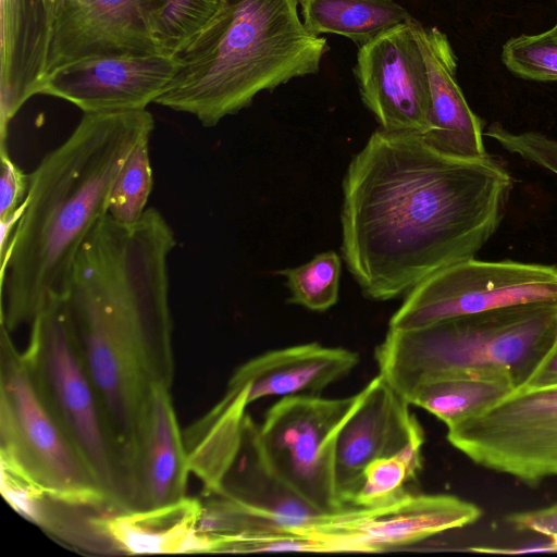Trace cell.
I'll use <instances>...</instances> for the list:
<instances>
[{"mask_svg":"<svg viewBox=\"0 0 557 557\" xmlns=\"http://www.w3.org/2000/svg\"><path fill=\"white\" fill-rule=\"evenodd\" d=\"M300 2L222 0L208 26L173 57L174 76L154 103L212 127L259 92L318 73L329 46L305 27Z\"/></svg>","mask_w":557,"mask_h":557,"instance_id":"277c9868","label":"cell"},{"mask_svg":"<svg viewBox=\"0 0 557 557\" xmlns=\"http://www.w3.org/2000/svg\"><path fill=\"white\" fill-rule=\"evenodd\" d=\"M341 271V258L335 251L319 253L305 264L283 271L289 302L312 311H326L337 302Z\"/></svg>","mask_w":557,"mask_h":557,"instance_id":"d4e9b609","label":"cell"},{"mask_svg":"<svg viewBox=\"0 0 557 557\" xmlns=\"http://www.w3.org/2000/svg\"><path fill=\"white\" fill-rule=\"evenodd\" d=\"M2 176L0 187V220L12 215L25 201L29 174L20 169L10 158L7 145L0 148Z\"/></svg>","mask_w":557,"mask_h":557,"instance_id":"4dcf8cb0","label":"cell"},{"mask_svg":"<svg viewBox=\"0 0 557 557\" xmlns=\"http://www.w3.org/2000/svg\"><path fill=\"white\" fill-rule=\"evenodd\" d=\"M153 129L146 109L84 113L29 173L24 213L1 257V325L9 332L30 325L52 298L64 297L125 161Z\"/></svg>","mask_w":557,"mask_h":557,"instance_id":"3957f363","label":"cell"},{"mask_svg":"<svg viewBox=\"0 0 557 557\" xmlns=\"http://www.w3.org/2000/svg\"><path fill=\"white\" fill-rule=\"evenodd\" d=\"M556 3H557V0H556Z\"/></svg>","mask_w":557,"mask_h":557,"instance_id":"e575fe53","label":"cell"},{"mask_svg":"<svg viewBox=\"0 0 557 557\" xmlns=\"http://www.w3.org/2000/svg\"><path fill=\"white\" fill-rule=\"evenodd\" d=\"M260 552H315L314 542L306 535L283 532L242 537L222 546L220 553H260Z\"/></svg>","mask_w":557,"mask_h":557,"instance_id":"f546056e","label":"cell"},{"mask_svg":"<svg viewBox=\"0 0 557 557\" xmlns=\"http://www.w3.org/2000/svg\"><path fill=\"white\" fill-rule=\"evenodd\" d=\"M201 502L183 499L146 510H116L99 525L111 554L212 553L211 542L198 529Z\"/></svg>","mask_w":557,"mask_h":557,"instance_id":"ffe728a7","label":"cell"},{"mask_svg":"<svg viewBox=\"0 0 557 557\" xmlns=\"http://www.w3.org/2000/svg\"><path fill=\"white\" fill-rule=\"evenodd\" d=\"M411 20L360 46L354 74L381 129L422 135L429 123L430 84Z\"/></svg>","mask_w":557,"mask_h":557,"instance_id":"7c38bea8","label":"cell"},{"mask_svg":"<svg viewBox=\"0 0 557 557\" xmlns=\"http://www.w3.org/2000/svg\"><path fill=\"white\" fill-rule=\"evenodd\" d=\"M421 444L411 445L395 456L371 462L363 472L360 487L350 505L375 508L400 500L410 494L406 490L422 469Z\"/></svg>","mask_w":557,"mask_h":557,"instance_id":"cb8c5ba5","label":"cell"},{"mask_svg":"<svg viewBox=\"0 0 557 557\" xmlns=\"http://www.w3.org/2000/svg\"><path fill=\"white\" fill-rule=\"evenodd\" d=\"M504 65L515 75L537 82L557 81V23L536 35L507 40L502 50Z\"/></svg>","mask_w":557,"mask_h":557,"instance_id":"83f0119b","label":"cell"},{"mask_svg":"<svg viewBox=\"0 0 557 557\" xmlns=\"http://www.w3.org/2000/svg\"><path fill=\"white\" fill-rule=\"evenodd\" d=\"M170 389L159 385L151 394L132 469L129 510L158 508L185 497L190 469Z\"/></svg>","mask_w":557,"mask_h":557,"instance_id":"ac0fdd59","label":"cell"},{"mask_svg":"<svg viewBox=\"0 0 557 557\" xmlns=\"http://www.w3.org/2000/svg\"><path fill=\"white\" fill-rule=\"evenodd\" d=\"M515 391L511 379L494 371H459L418 385L406 400L447 428L474 416Z\"/></svg>","mask_w":557,"mask_h":557,"instance_id":"7402d4cb","label":"cell"},{"mask_svg":"<svg viewBox=\"0 0 557 557\" xmlns=\"http://www.w3.org/2000/svg\"><path fill=\"white\" fill-rule=\"evenodd\" d=\"M513 180L487 154L442 153L416 133L375 131L343 182L342 255L363 295H407L474 258L504 218Z\"/></svg>","mask_w":557,"mask_h":557,"instance_id":"6da1fadb","label":"cell"},{"mask_svg":"<svg viewBox=\"0 0 557 557\" xmlns=\"http://www.w3.org/2000/svg\"><path fill=\"white\" fill-rule=\"evenodd\" d=\"M557 336V302H535L445 319L414 330L388 329L374 351L380 374L404 397L459 371L507 374L524 385Z\"/></svg>","mask_w":557,"mask_h":557,"instance_id":"5b68a950","label":"cell"},{"mask_svg":"<svg viewBox=\"0 0 557 557\" xmlns=\"http://www.w3.org/2000/svg\"><path fill=\"white\" fill-rule=\"evenodd\" d=\"M549 539H550L549 542H550V544H552V546L554 548V552L556 553L557 552V535H554V536H552Z\"/></svg>","mask_w":557,"mask_h":557,"instance_id":"836d02e7","label":"cell"},{"mask_svg":"<svg viewBox=\"0 0 557 557\" xmlns=\"http://www.w3.org/2000/svg\"><path fill=\"white\" fill-rule=\"evenodd\" d=\"M53 0H0V136L46 75Z\"/></svg>","mask_w":557,"mask_h":557,"instance_id":"2e32d148","label":"cell"},{"mask_svg":"<svg viewBox=\"0 0 557 557\" xmlns=\"http://www.w3.org/2000/svg\"><path fill=\"white\" fill-rule=\"evenodd\" d=\"M411 25L424 55L431 97L428 128L420 136L429 146L448 156L486 157L482 122L470 109L457 82V58L447 36L413 17Z\"/></svg>","mask_w":557,"mask_h":557,"instance_id":"e0dca14e","label":"cell"},{"mask_svg":"<svg viewBox=\"0 0 557 557\" xmlns=\"http://www.w3.org/2000/svg\"><path fill=\"white\" fill-rule=\"evenodd\" d=\"M174 231L146 209L103 216L84 242L63 297L110 429L131 470L156 386L174 379L169 256Z\"/></svg>","mask_w":557,"mask_h":557,"instance_id":"7a4b0ae2","label":"cell"},{"mask_svg":"<svg viewBox=\"0 0 557 557\" xmlns=\"http://www.w3.org/2000/svg\"><path fill=\"white\" fill-rule=\"evenodd\" d=\"M222 0H164L154 26L159 53L174 57L215 16Z\"/></svg>","mask_w":557,"mask_h":557,"instance_id":"484cf974","label":"cell"},{"mask_svg":"<svg viewBox=\"0 0 557 557\" xmlns=\"http://www.w3.org/2000/svg\"><path fill=\"white\" fill-rule=\"evenodd\" d=\"M300 9L311 34H335L359 46L412 17L394 0H301Z\"/></svg>","mask_w":557,"mask_h":557,"instance_id":"603a6c76","label":"cell"},{"mask_svg":"<svg viewBox=\"0 0 557 557\" xmlns=\"http://www.w3.org/2000/svg\"><path fill=\"white\" fill-rule=\"evenodd\" d=\"M0 339V455L14 461L54 499L120 509L72 443L23 351L2 325Z\"/></svg>","mask_w":557,"mask_h":557,"instance_id":"52a82bcc","label":"cell"},{"mask_svg":"<svg viewBox=\"0 0 557 557\" xmlns=\"http://www.w3.org/2000/svg\"><path fill=\"white\" fill-rule=\"evenodd\" d=\"M176 62L154 54L82 59L47 73L37 95L66 100L84 113L145 110L169 87Z\"/></svg>","mask_w":557,"mask_h":557,"instance_id":"5bb4252c","label":"cell"},{"mask_svg":"<svg viewBox=\"0 0 557 557\" xmlns=\"http://www.w3.org/2000/svg\"><path fill=\"white\" fill-rule=\"evenodd\" d=\"M506 520L517 531L534 532L552 537L557 535V504L542 509L511 513Z\"/></svg>","mask_w":557,"mask_h":557,"instance_id":"1f68e13d","label":"cell"},{"mask_svg":"<svg viewBox=\"0 0 557 557\" xmlns=\"http://www.w3.org/2000/svg\"><path fill=\"white\" fill-rule=\"evenodd\" d=\"M23 355L67 433L111 502L129 510L132 475L87 370L63 297L52 298L29 325Z\"/></svg>","mask_w":557,"mask_h":557,"instance_id":"8992f818","label":"cell"},{"mask_svg":"<svg viewBox=\"0 0 557 557\" xmlns=\"http://www.w3.org/2000/svg\"><path fill=\"white\" fill-rule=\"evenodd\" d=\"M535 302H557V267L469 258L416 285L388 329L414 330L454 317Z\"/></svg>","mask_w":557,"mask_h":557,"instance_id":"30bf717a","label":"cell"},{"mask_svg":"<svg viewBox=\"0 0 557 557\" xmlns=\"http://www.w3.org/2000/svg\"><path fill=\"white\" fill-rule=\"evenodd\" d=\"M358 361V354L345 348L295 345L247 361L234 372L227 387H245L248 404L270 396L318 395L347 375Z\"/></svg>","mask_w":557,"mask_h":557,"instance_id":"d6986e66","label":"cell"},{"mask_svg":"<svg viewBox=\"0 0 557 557\" xmlns=\"http://www.w3.org/2000/svg\"><path fill=\"white\" fill-rule=\"evenodd\" d=\"M482 510L453 495L408 494L375 508L352 507L296 532L319 553H379L421 542L476 522Z\"/></svg>","mask_w":557,"mask_h":557,"instance_id":"8fae6325","label":"cell"},{"mask_svg":"<svg viewBox=\"0 0 557 557\" xmlns=\"http://www.w3.org/2000/svg\"><path fill=\"white\" fill-rule=\"evenodd\" d=\"M485 135L511 153L542 165L557 175V140L534 132L511 133L499 123H493Z\"/></svg>","mask_w":557,"mask_h":557,"instance_id":"f1b7e54d","label":"cell"},{"mask_svg":"<svg viewBox=\"0 0 557 557\" xmlns=\"http://www.w3.org/2000/svg\"><path fill=\"white\" fill-rule=\"evenodd\" d=\"M447 429L448 442L483 468L529 486L557 476V385L515 389Z\"/></svg>","mask_w":557,"mask_h":557,"instance_id":"9c48e42d","label":"cell"},{"mask_svg":"<svg viewBox=\"0 0 557 557\" xmlns=\"http://www.w3.org/2000/svg\"><path fill=\"white\" fill-rule=\"evenodd\" d=\"M149 139L132 151L111 191L108 214L123 224L135 223L143 216L152 190Z\"/></svg>","mask_w":557,"mask_h":557,"instance_id":"4316f807","label":"cell"},{"mask_svg":"<svg viewBox=\"0 0 557 557\" xmlns=\"http://www.w3.org/2000/svg\"><path fill=\"white\" fill-rule=\"evenodd\" d=\"M410 404L379 373L361 391L335 443V484L339 499L351 503L366 468L376 459L424 442Z\"/></svg>","mask_w":557,"mask_h":557,"instance_id":"9a60e30c","label":"cell"},{"mask_svg":"<svg viewBox=\"0 0 557 557\" xmlns=\"http://www.w3.org/2000/svg\"><path fill=\"white\" fill-rule=\"evenodd\" d=\"M248 405L245 387H227L221 401L183 435L189 469L207 494L220 492L238 455Z\"/></svg>","mask_w":557,"mask_h":557,"instance_id":"44dd1931","label":"cell"},{"mask_svg":"<svg viewBox=\"0 0 557 557\" xmlns=\"http://www.w3.org/2000/svg\"><path fill=\"white\" fill-rule=\"evenodd\" d=\"M553 385H557V336L533 373L520 388L532 389Z\"/></svg>","mask_w":557,"mask_h":557,"instance_id":"d6a6232c","label":"cell"},{"mask_svg":"<svg viewBox=\"0 0 557 557\" xmlns=\"http://www.w3.org/2000/svg\"><path fill=\"white\" fill-rule=\"evenodd\" d=\"M163 4L164 0H53L46 74L82 59L159 53L154 26Z\"/></svg>","mask_w":557,"mask_h":557,"instance_id":"4fadbf2b","label":"cell"},{"mask_svg":"<svg viewBox=\"0 0 557 557\" xmlns=\"http://www.w3.org/2000/svg\"><path fill=\"white\" fill-rule=\"evenodd\" d=\"M359 399L360 392L345 398L286 396L256 425V442L269 468L324 513L346 509L335 484V443Z\"/></svg>","mask_w":557,"mask_h":557,"instance_id":"ba28073f","label":"cell"}]
</instances>
